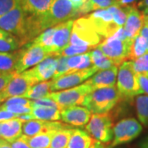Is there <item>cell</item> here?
<instances>
[{
  "mask_svg": "<svg viewBox=\"0 0 148 148\" xmlns=\"http://www.w3.org/2000/svg\"><path fill=\"white\" fill-rule=\"evenodd\" d=\"M0 29L16 36L22 47L30 43L29 39V13L18 5L0 17Z\"/></svg>",
  "mask_w": 148,
  "mask_h": 148,
  "instance_id": "cell-2",
  "label": "cell"
},
{
  "mask_svg": "<svg viewBox=\"0 0 148 148\" xmlns=\"http://www.w3.org/2000/svg\"><path fill=\"white\" fill-rule=\"evenodd\" d=\"M135 107L139 121L148 127V95H138L135 99Z\"/></svg>",
  "mask_w": 148,
  "mask_h": 148,
  "instance_id": "cell-31",
  "label": "cell"
},
{
  "mask_svg": "<svg viewBox=\"0 0 148 148\" xmlns=\"http://www.w3.org/2000/svg\"><path fill=\"white\" fill-rule=\"evenodd\" d=\"M16 74L15 72H0V91L5 88Z\"/></svg>",
  "mask_w": 148,
  "mask_h": 148,
  "instance_id": "cell-42",
  "label": "cell"
},
{
  "mask_svg": "<svg viewBox=\"0 0 148 148\" xmlns=\"http://www.w3.org/2000/svg\"><path fill=\"white\" fill-rule=\"evenodd\" d=\"M119 67H113L106 70H99L90 79L86 81L91 86L92 90H96L104 87L114 86L116 84L117 74Z\"/></svg>",
  "mask_w": 148,
  "mask_h": 148,
  "instance_id": "cell-18",
  "label": "cell"
},
{
  "mask_svg": "<svg viewBox=\"0 0 148 148\" xmlns=\"http://www.w3.org/2000/svg\"><path fill=\"white\" fill-rule=\"evenodd\" d=\"M0 109L11 112L12 114H15L16 115L27 114H30L32 110L31 106H23V105H9V106L1 105Z\"/></svg>",
  "mask_w": 148,
  "mask_h": 148,
  "instance_id": "cell-36",
  "label": "cell"
},
{
  "mask_svg": "<svg viewBox=\"0 0 148 148\" xmlns=\"http://www.w3.org/2000/svg\"><path fill=\"white\" fill-rule=\"evenodd\" d=\"M95 139L84 130L75 128L67 148H90Z\"/></svg>",
  "mask_w": 148,
  "mask_h": 148,
  "instance_id": "cell-22",
  "label": "cell"
},
{
  "mask_svg": "<svg viewBox=\"0 0 148 148\" xmlns=\"http://www.w3.org/2000/svg\"><path fill=\"white\" fill-rule=\"evenodd\" d=\"M17 52L18 59L15 69V73L17 74L35 67L45 58L50 56V52L46 48L33 41L19 49Z\"/></svg>",
  "mask_w": 148,
  "mask_h": 148,
  "instance_id": "cell-6",
  "label": "cell"
},
{
  "mask_svg": "<svg viewBox=\"0 0 148 148\" xmlns=\"http://www.w3.org/2000/svg\"><path fill=\"white\" fill-rule=\"evenodd\" d=\"M143 131V126L134 118H127L119 121L114 126V137L110 147L132 142Z\"/></svg>",
  "mask_w": 148,
  "mask_h": 148,
  "instance_id": "cell-10",
  "label": "cell"
},
{
  "mask_svg": "<svg viewBox=\"0 0 148 148\" xmlns=\"http://www.w3.org/2000/svg\"><path fill=\"white\" fill-rule=\"evenodd\" d=\"M113 116L110 112L94 114L86 125V131L95 140L104 144L110 143L114 137Z\"/></svg>",
  "mask_w": 148,
  "mask_h": 148,
  "instance_id": "cell-5",
  "label": "cell"
},
{
  "mask_svg": "<svg viewBox=\"0 0 148 148\" xmlns=\"http://www.w3.org/2000/svg\"><path fill=\"white\" fill-rule=\"evenodd\" d=\"M0 138H1V123H0Z\"/></svg>",
  "mask_w": 148,
  "mask_h": 148,
  "instance_id": "cell-53",
  "label": "cell"
},
{
  "mask_svg": "<svg viewBox=\"0 0 148 148\" xmlns=\"http://www.w3.org/2000/svg\"><path fill=\"white\" fill-rule=\"evenodd\" d=\"M139 34L140 35H142L146 40H147V49H148V27L147 26H146L145 24H144V26L143 27V28L141 29V31L139 32Z\"/></svg>",
  "mask_w": 148,
  "mask_h": 148,
  "instance_id": "cell-47",
  "label": "cell"
},
{
  "mask_svg": "<svg viewBox=\"0 0 148 148\" xmlns=\"http://www.w3.org/2000/svg\"><path fill=\"white\" fill-rule=\"evenodd\" d=\"M21 47V41L16 36L0 29V52H14Z\"/></svg>",
  "mask_w": 148,
  "mask_h": 148,
  "instance_id": "cell-23",
  "label": "cell"
},
{
  "mask_svg": "<svg viewBox=\"0 0 148 148\" xmlns=\"http://www.w3.org/2000/svg\"><path fill=\"white\" fill-rule=\"evenodd\" d=\"M70 1L73 4L74 8H76V10L77 11V12H79L80 8L84 5V3L87 0H70ZM78 16H79V13H78Z\"/></svg>",
  "mask_w": 148,
  "mask_h": 148,
  "instance_id": "cell-45",
  "label": "cell"
},
{
  "mask_svg": "<svg viewBox=\"0 0 148 148\" xmlns=\"http://www.w3.org/2000/svg\"><path fill=\"white\" fill-rule=\"evenodd\" d=\"M123 98L114 86L92 90L86 96L82 105L93 114H104L112 110Z\"/></svg>",
  "mask_w": 148,
  "mask_h": 148,
  "instance_id": "cell-1",
  "label": "cell"
},
{
  "mask_svg": "<svg viewBox=\"0 0 148 148\" xmlns=\"http://www.w3.org/2000/svg\"><path fill=\"white\" fill-rule=\"evenodd\" d=\"M58 59V57L57 56L50 55L27 71L36 83L49 81L53 77L55 73Z\"/></svg>",
  "mask_w": 148,
  "mask_h": 148,
  "instance_id": "cell-16",
  "label": "cell"
},
{
  "mask_svg": "<svg viewBox=\"0 0 148 148\" xmlns=\"http://www.w3.org/2000/svg\"><path fill=\"white\" fill-rule=\"evenodd\" d=\"M11 147L12 148H32L26 142L22 135L18 139H16V141L11 143Z\"/></svg>",
  "mask_w": 148,
  "mask_h": 148,
  "instance_id": "cell-43",
  "label": "cell"
},
{
  "mask_svg": "<svg viewBox=\"0 0 148 148\" xmlns=\"http://www.w3.org/2000/svg\"><path fill=\"white\" fill-rule=\"evenodd\" d=\"M136 78L139 86L141 94L144 93L148 95V77L143 73H136Z\"/></svg>",
  "mask_w": 148,
  "mask_h": 148,
  "instance_id": "cell-41",
  "label": "cell"
},
{
  "mask_svg": "<svg viewBox=\"0 0 148 148\" xmlns=\"http://www.w3.org/2000/svg\"><path fill=\"white\" fill-rule=\"evenodd\" d=\"M68 59H69V57H64V56L58 57V64H57L55 73L53 77V80L57 79L61 76H64L69 73V68L68 65Z\"/></svg>",
  "mask_w": 148,
  "mask_h": 148,
  "instance_id": "cell-37",
  "label": "cell"
},
{
  "mask_svg": "<svg viewBox=\"0 0 148 148\" xmlns=\"http://www.w3.org/2000/svg\"><path fill=\"white\" fill-rule=\"evenodd\" d=\"M141 148H148V136L140 143Z\"/></svg>",
  "mask_w": 148,
  "mask_h": 148,
  "instance_id": "cell-51",
  "label": "cell"
},
{
  "mask_svg": "<svg viewBox=\"0 0 148 148\" xmlns=\"http://www.w3.org/2000/svg\"><path fill=\"white\" fill-rule=\"evenodd\" d=\"M92 65L98 70H106L115 67V64L102 53L101 49L95 48L90 52Z\"/></svg>",
  "mask_w": 148,
  "mask_h": 148,
  "instance_id": "cell-29",
  "label": "cell"
},
{
  "mask_svg": "<svg viewBox=\"0 0 148 148\" xmlns=\"http://www.w3.org/2000/svg\"><path fill=\"white\" fill-rule=\"evenodd\" d=\"M73 20L64 21L53 27V33L51 37L50 55L56 56V54L69 44L72 29L73 26ZM58 57V56H57Z\"/></svg>",
  "mask_w": 148,
  "mask_h": 148,
  "instance_id": "cell-14",
  "label": "cell"
},
{
  "mask_svg": "<svg viewBox=\"0 0 148 148\" xmlns=\"http://www.w3.org/2000/svg\"><path fill=\"white\" fill-rule=\"evenodd\" d=\"M91 112L82 106H70L61 110V120L71 126H86L91 118Z\"/></svg>",
  "mask_w": 148,
  "mask_h": 148,
  "instance_id": "cell-15",
  "label": "cell"
},
{
  "mask_svg": "<svg viewBox=\"0 0 148 148\" xmlns=\"http://www.w3.org/2000/svg\"><path fill=\"white\" fill-rule=\"evenodd\" d=\"M58 131V130H49L40 132L33 137H27L25 135H22V137L32 148H49L53 135Z\"/></svg>",
  "mask_w": 148,
  "mask_h": 148,
  "instance_id": "cell-24",
  "label": "cell"
},
{
  "mask_svg": "<svg viewBox=\"0 0 148 148\" xmlns=\"http://www.w3.org/2000/svg\"><path fill=\"white\" fill-rule=\"evenodd\" d=\"M127 10V20L123 26V29L127 37L132 40L137 36L141 29L144 26V15L138 11L135 5L125 7Z\"/></svg>",
  "mask_w": 148,
  "mask_h": 148,
  "instance_id": "cell-17",
  "label": "cell"
},
{
  "mask_svg": "<svg viewBox=\"0 0 148 148\" xmlns=\"http://www.w3.org/2000/svg\"><path fill=\"white\" fill-rule=\"evenodd\" d=\"M86 17L95 32L105 39L112 36L119 28L114 22L113 15L108 8L95 11Z\"/></svg>",
  "mask_w": 148,
  "mask_h": 148,
  "instance_id": "cell-12",
  "label": "cell"
},
{
  "mask_svg": "<svg viewBox=\"0 0 148 148\" xmlns=\"http://www.w3.org/2000/svg\"><path fill=\"white\" fill-rule=\"evenodd\" d=\"M90 148H106V146L104 143H101V142H98L95 140V142L93 143V144L90 146Z\"/></svg>",
  "mask_w": 148,
  "mask_h": 148,
  "instance_id": "cell-48",
  "label": "cell"
},
{
  "mask_svg": "<svg viewBox=\"0 0 148 148\" xmlns=\"http://www.w3.org/2000/svg\"><path fill=\"white\" fill-rule=\"evenodd\" d=\"M35 84H36V81L32 78L27 70L21 73L16 74L5 88L0 91V98L4 102L10 97L22 96Z\"/></svg>",
  "mask_w": 148,
  "mask_h": 148,
  "instance_id": "cell-13",
  "label": "cell"
},
{
  "mask_svg": "<svg viewBox=\"0 0 148 148\" xmlns=\"http://www.w3.org/2000/svg\"><path fill=\"white\" fill-rule=\"evenodd\" d=\"M99 70L92 66L89 69L76 71L73 73H69L61 76L55 80H51L50 91H59V90L69 89L84 82L86 80L91 77Z\"/></svg>",
  "mask_w": 148,
  "mask_h": 148,
  "instance_id": "cell-11",
  "label": "cell"
},
{
  "mask_svg": "<svg viewBox=\"0 0 148 148\" xmlns=\"http://www.w3.org/2000/svg\"><path fill=\"white\" fill-rule=\"evenodd\" d=\"M138 7L139 8H148V0H140L138 3Z\"/></svg>",
  "mask_w": 148,
  "mask_h": 148,
  "instance_id": "cell-50",
  "label": "cell"
},
{
  "mask_svg": "<svg viewBox=\"0 0 148 148\" xmlns=\"http://www.w3.org/2000/svg\"><path fill=\"white\" fill-rule=\"evenodd\" d=\"M74 130L75 128H73L72 126L59 129L53 135L49 148H67Z\"/></svg>",
  "mask_w": 148,
  "mask_h": 148,
  "instance_id": "cell-28",
  "label": "cell"
},
{
  "mask_svg": "<svg viewBox=\"0 0 148 148\" xmlns=\"http://www.w3.org/2000/svg\"><path fill=\"white\" fill-rule=\"evenodd\" d=\"M32 101L22 97V96H13L10 97L8 100H6L3 105L9 106V105H23V106H32Z\"/></svg>",
  "mask_w": 148,
  "mask_h": 148,
  "instance_id": "cell-40",
  "label": "cell"
},
{
  "mask_svg": "<svg viewBox=\"0 0 148 148\" xmlns=\"http://www.w3.org/2000/svg\"><path fill=\"white\" fill-rule=\"evenodd\" d=\"M18 117H19V115H16L15 114H12L11 112L0 109V123L9 120V119H12L18 118Z\"/></svg>",
  "mask_w": 148,
  "mask_h": 148,
  "instance_id": "cell-44",
  "label": "cell"
},
{
  "mask_svg": "<svg viewBox=\"0 0 148 148\" xmlns=\"http://www.w3.org/2000/svg\"><path fill=\"white\" fill-rule=\"evenodd\" d=\"M0 139H1V138H0Z\"/></svg>",
  "mask_w": 148,
  "mask_h": 148,
  "instance_id": "cell-57",
  "label": "cell"
},
{
  "mask_svg": "<svg viewBox=\"0 0 148 148\" xmlns=\"http://www.w3.org/2000/svg\"><path fill=\"white\" fill-rule=\"evenodd\" d=\"M145 75H147V77H148V73H146V74H145Z\"/></svg>",
  "mask_w": 148,
  "mask_h": 148,
  "instance_id": "cell-55",
  "label": "cell"
},
{
  "mask_svg": "<svg viewBox=\"0 0 148 148\" xmlns=\"http://www.w3.org/2000/svg\"><path fill=\"white\" fill-rule=\"evenodd\" d=\"M2 103H3V102L2 101V100H1V98H0V106H1V104H2Z\"/></svg>",
  "mask_w": 148,
  "mask_h": 148,
  "instance_id": "cell-54",
  "label": "cell"
},
{
  "mask_svg": "<svg viewBox=\"0 0 148 148\" xmlns=\"http://www.w3.org/2000/svg\"><path fill=\"white\" fill-rule=\"evenodd\" d=\"M24 122L19 118L12 119L1 123V138L8 143H13L22 135Z\"/></svg>",
  "mask_w": 148,
  "mask_h": 148,
  "instance_id": "cell-19",
  "label": "cell"
},
{
  "mask_svg": "<svg viewBox=\"0 0 148 148\" xmlns=\"http://www.w3.org/2000/svg\"><path fill=\"white\" fill-rule=\"evenodd\" d=\"M133 70L136 73L146 74L148 73V52L137 59L132 61Z\"/></svg>",
  "mask_w": 148,
  "mask_h": 148,
  "instance_id": "cell-35",
  "label": "cell"
},
{
  "mask_svg": "<svg viewBox=\"0 0 148 148\" xmlns=\"http://www.w3.org/2000/svg\"><path fill=\"white\" fill-rule=\"evenodd\" d=\"M102 39L103 37L95 32L88 18L82 16L73 21L69 45L95 49L101 44Z\"/></svg>",
  "mask_w": 148,
  "mask_h": 148,
  "instance_id": "cell-4",
  "label": "cell"
},
{
  "mask_svg": "<svg viewBox=\"0 0 148 148\" xmlns=\"http://www.w3.org/2000/svg\"><path fill=\"white\" fill-rule=\"evenodd\" d=\"M92 90L90 85L85 82L82 84L69 89L50 92L46 97L56 102L63 110L70 106L82 105L86 96Z\"/></svg>",
  "mask_w": 148,
  "mask_h": 148,
  "instance_id": "cell-8",
  "label": "cell"
},
{
  "mask_svg": "<svg viewBox=\"0 0 148 148\" xmlns=\"http://www.w3.org/2000/svg\"><path fill=\"white\" fill-rule=\"evenodd\" d=\"M136 0H119L118 1V4L121 7H127V6L133 5Z\"/></svg>",
  "mask_w": 148,
  "mask_h": 148,
  "instance_id": "cell-46",
  "label": "cell"
},
{
  "mask_svg": "<svg viewBox=\"0 0 148 148\" xmlns=\"http://www.w3.org/2000/svg\"><path fill=\"white\" fill-rule=\"evenodd\" d=\"M76 16H78V12L70 0H54L47 13L38 17L44 32L48 28L69 21Z\"/></svg>",
  "mask_w": 148,
  "mask_h": 148,
  "instance_id": "cell-3",
  "label": "cell"
},
{
  "mask_svg": "<svg viewBox=\"0 0 148 148\" xmlns=\"http://www.w3.org/2000/svg\"><path fill=\"white\" fill-rule=\"evenodd\" d=\"M0 148H12L11 143L1 138L0 139Z\"/></svg>",
  "mask_w": 148,
  "mask_h": 148,
  "instance_id": "cell-49",
  "label": "cell"
},
{
  "mask_svg": "<svg viewBox=\"0 0 148 148\" xmlns=\"http://www.w3.org/2000/svg\"><path fill=\"white\" fill-rule=\"evenodd\" d=\"M17 59V50L12 53L0 52V72H15Z\"/></svg>",
  "mask_w": 148,
  "mask_h": 148,
  "instance_id": "cell-32",
  "label": "cell"
},
{
  "mask_svg": "<svg viewBox=\"0 0 148 148\" xmlns=\"http://www.w3.org/2000/svg\"><path fill=\"white\" fill-rule=\"evenodd\" d=\"M90 52L69 57L68 65H69V71L68 73L90 68L92 65V62L90 58Z\"/></svg>",
  "mask_w": 148,
  "mask_h": 148,
  "instance_id": "cell-26",
  "label": "cell"
},
{
  "mask_svg": "<svg viewBox=\"0 0 148 148\" xmlns=\"http://www.w3.org/2000/svg\"><path fill=\"white\" fill-rule=\"evenodd\" d=\"M112 15L114 22L117 27H123L127 20V10L125 7H121L119 4L108 8Z\"/></svg>",
  "mask_w": 148,
  "mask_h": 148,
  "instance_id": "cell-33",
  "label": "cell"
},
{
  "mask_svg": "<svg viewBox=\"0 0 148 148\" xmlns=\"http://www.w3.org/2000/svg\"><path fill=\"white\" fill-rule=\"evenodd\" d=\"M132 40H123L115 34L105 39L97 45L99 49L115 64L117 67L128 59L129 48Z\"/></svg>",
  "mask_w": 148,
  "mask_h": 148,
  "instance_id": "cell-7",
  "label": "cell"
},
{
  "mask_svg": "<svg viewBox=\"0 0 148 148\" xmlns=\"http://www.w3.org/2000/svg\"><path fill=\"white\" fill-rule=\"evenodd\" d=\"M116 87L123 98H133L141 94L132 61H125L119 65Z\"/></svg>",
  "mask_w": 148,
  "mask_h": 148,
  "instance_id": "cell-9",
  "label": "cell"
},
{
  "mask_svg": "<svg viewBox=\"0 0 148 148\" xmlns=\"http://www.w3.org/2000/svg\"><path fill=\"white\" fill-rule=\"evenodd\" d=\"M54 0H21L22 8L34 16H42L50 9Z\"/></svg>",
  "mask_w": 148,
  "mask_h": 148,
  "instance_id": "cell-20",
  "label": "cell"
},
{
  "mask_svg": "<svg viewBox=\"0 0 148 148\" xmlns=\"http://www.w3.org/2000/svg\"><path fill=\"white\" fill-rule=\"evenodd\" d=\"M34 107H52V108H56V109H59L62 110L61 107L58 106L56 102H54L53 100H51L48 97L32 101V108H34Z\"/></svg>",
  "mask_w": 148,
  "mask_h": 148,
  "instance_id": "cell-39",
  "label": "cell"
},
{
  "mask_svg": "<svg viewBox=\"0 0 148 148\" xmlns=\"http://www.w3.org/2000/svg\"><path fill=\"white\" fill-rule=\"evenodd\" d=\"M118 4L117 0H87L79 10V16L84 15L91 11L106 9L110 7Z\"/></svg>",
  "mask_w": 148,
  "mask_h": 148,
  "instance_id": "cell-30",
  "label": "cell"
},
{
  "mask_svg": "<svg viewBox=\"0 0 148 148\" xmlns=\"http://www.w3.org/2000/svg\"><path fill=\"white\" fill-rule=\"evenodd\" d=\"M32 119L58 121L61 119V110L52 107H34L29 114Z\"/></svg>",
  "mask_w": 148,
  "mask_h": 148,
  "instance_id": "cell-21",
  "label": "cell"
},
{
  "mask_svg": "<svg viewBox=\"0 0 148 148\" xmlns=\"http://www.w3.org/2000/svg\"><path fill=\"white\" fill-rule=\"evenodd\" d=\"M108 148H112V147H108Z\"/></svg>",
  "mask_w": 148,
  "mask_h": 148,
  "instance_id": "cell-56",
  "label": "cell"
},
{
  "mask_svg": "<svg viewBox=\"0 0 148 148\" xmlns=\"http://www.w3.org/2000/svg\"><path fill=\"white\" fill-rule=\"evenodd\" d=\"M143 15L146 16H148V8H145L144 10H143Z\"/></svg>",
  "mask_w": 148,
  "mask_h": 148,
  "instance_id": "cell-52",
  "label": "cell"
},
{
  "mask_svg": "<svg viewBox=\"0 0 148 148\" xmlns=\"http://www.w3.org/2000/svg\"><path fill=\"white\" fill-rule=\"evenodd\" d=\"M21 4V0H0V17Z\"/></svg>",
  "mask_w": 148,
  "mask_h": 148,
  "instance_id": "cell-38",
  "label": "cell"
},
{
  "mask_svg": "<svg viewBox=\"0 0 148 148\" xmlns=\"http://www.w3.org/2000/svg\"><path fill=\"white\" fill-rule=\"evenodd\" d=\"M92 49H93L92 48L87 47V46H77V45H68L63 49H61L56 54V56H58V57H60V56L72 57V56H75V55H78V54H82V53L90 52Z\"/></svg>",
  "mask_w": 148,
  "mask_h": 148,
  "instance_id": "cell-34",
  "label": "cell"
},
{
  "mask_svg": "<svg viewBox=\"0 0 148 148\" xmlns=\"http://www.w3.org/2000/svg\"><path fill=\"white\" fill-rule=\"evenodd\" d=\"M50 86H51V81L38 82L36 84L33 85L32 87H30L29 90L22 95V97H25L32 101L45 98L51 92Z\"/></svg>",
  "mask_w": 148,
  "mask_h": 148,
  "instance_id": "cell-25",
  "label": "cell"
},
{
  "mask_svg": "<svg viewBox=\"0 0 148 148\" xmlns=\"http://www.w3.org/2000/svg\"><path fill=\"white\" fill-rule=\"evenodd\" d=\"M147 52V40L142 35L138 34L131 41V45L129 48V53H128V59L133 61Z\"/></svg>",
  "mask_w": 148,
  "mask_h": 148,
  "instance_id": "cell-27",
  "label": "cell"
}]
</instances>
